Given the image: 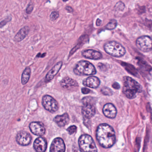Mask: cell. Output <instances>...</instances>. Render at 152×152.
I'll list each match as a JSON object with an SVG mask.
<instances>
[{"mask_svg":"<svg viewBox=\"0 0 152 152\" xmlns=\"http://www.w3.org/2000/svg\"><path fill=\"white\" fill-rule=\"evenodd\" d=\"M96 136L99 143L104 148L112 147L116 142L115 131L108 124H101L98 126L96 130Z\"/></svg>","mask_w":152,"mask_h":152,"instance_id":"6da1fadb","label":"cell"},{"mask_svg":"<svg viewBox=\"0 0 152 152\" xmlns=\"http://www.w3.org/2000/svg\"><path fill=\"white\" fill-rule=\"evenodd\" d=\"M142 91L141 85L130 77L125 76L123 78V92L129 99L135 98L137 94Z\"/></svg>","mask_w":152,"mask_h":152,"instance_id":"7a4b0ae2","label":"cell"},{"mask_svg":"<svg viewBox=\"0 0 152 152\" xmlns=\"http://www.w3.org/2000/svg\"><path fill=\"white\" fill-rule=\"evenodd\" d=\"M74 72L77 75L89 76L95 74V67L88 61L82 60L78 61L74 69Z\"/></svg>","mask_w":152,"mask_h":152,"instance_id":"3957f363","label":"cell"},{"mask_svg":"<svg viewBox=\"0 0 152 152\" xmlns=\"http://www.w3.org/2000/svg\"><path fill=\"white\" fill-rule=\"evenodd\" d=\"M78 145L80 149L83 152H98L94 141L89 135L81 136L78 139Z\"/></svg>","mask_w":152,"mask_h":152,"instance_id":"277c9868","label":"cell"},{"mask_svg":"<svg viewBox=\"0 0 152 152\" xmlns=\"http://www.w3.org/2000/svg\"><path fill=\"white\" fill-rule=\"evenodd\" d=\"M104 49L107 53L115 57H122L126 53L125 49L122 45L114 41L105 44Z\"/></svg>","mask_w":152,"mask_h":152,"instance_id":"5b68a950","label":"cell"},{"mask_svg":"<svg viewBox=\"0 0 152 152\" xmlns=\"http://www.w3.org/2000/svg\"><path fill=\"white\" fill-rule=\"evenodd\" d=\"M83 106L82 108V113L84 118L89 119L94 116L95 108L93 104V99L91 97H87L82 99Z\"/></svg>","mask_w":152,"mask_h":152,"instance_id":"8992f818","label":"cell"},{"mask_svg":"<svg viewBox=\"0 0 152 152\" xmlns=\"http://www.w3.org/2000/svg\"><path fill=\"white\" fill-rule=\"evenodd\" d=\"M42 104L45 109L50 113H55L59 108V104L56 100L48 95L42 97Z\"/></svg>","mask_w":152,"mask_h":152,"instance_id":"52a82bcc","label":"cell"},{"mask_svg":"<svg viewBox=\"0 0 152 152\" xmlns=\"http://www.w3.org/2000/svg\"><path fill=\"white\" fill-rule=\"evenodd\" d=\"M137 48L143 52H148L152 49V40L148 36H140L136 40Z\"/></svg>","mask_w":152,"mask_h":152,"instance_id":"ba28073f","label":"cell"},{"mask_svg":"<svg viewBox=\"0 0 152 152\" xmlns=\"http://www.w3.org/2000/svg\"><path fill=\"white\" fill-rule=\"evenodd\" d=\"M66 147L63 139L57 137L52 141L50 152H65Z\"/></svg>","mask_w":152,"mask_h":152,"instance_id":"9c48e42d","label":"cell"},{"mask_svg":"<svg viewBox=\"0 0 152 152\" xmlns=\"http://www.w3.org/2000/svg\"><path fill=\"white\" fill-rule=\"evenodd\" d=\"M29 127L31 132L35 135L41 136L45 133V128L41 122H32L29 124Z\"/></svg>","mask_w":152,"mask_h":152,"instance_id":"30bf717a","label":"cell"},{"mask_svg":"<svg viewBox=\"0 0 152 152\" xmlns=\"http://www.w3.org/2000/svg\"><path fill=\"white\" fill-rule=\"evenodd\" d=\"M32 137L29 133L26 131L19 132L16 136V141L19 144L27 146L31 143Z\"/></svg>","mask_w":152,"mask_h":152,"instance_id":"8fae6325","label":"cell"},{"mask_svg":"<svg viewBox=\"0 0 152 152\" xmlns=\"http://www.w3.org/2000/svg\"><path fill=\"white\" fill-rule=\"evenodd\" d=\"M33 148L36 152H45L47 148L46 139L42 137H39L34 141Z\"/></svg>","mask_w":152,"mask_h":152,"instance_id":"7c38bea8","label":"cell"},{"mask_svg":"<svg viewBox=\"0 0 152 152\" xmlns=\"http://www.w3.org/2000/svg\"><path fill=\"white\" fill-rule=\"evenodd\" d=\"M103 113L107 118H114L117 115V110L116 107L111 103H108L104 105L103 109Z\"/></svg>","mask_w":152,"mask_h":152,"instance_id":"4fadbf2b","label":"cell"},{"mask_svg":"<svg viewBox=\"0 0 152 152\" xmlns=\"http://www.w3.org/2000/svg\"><path fill=\"white\" fill-rule=\"evenodd\" d=\"M60 85L63 88L72 89L78 87L77 82L68 77H65L60 82Z\"/></svg>","mask_w":152,"mask_h":152,"instance_id":"5bb4252c","label":"cell"},{"mask_svg":"<svg viewBox=\"0 0 152 152\" xmlns=\"http://www.w3.org/2000/svg\"><path fill=\"white\" fill-rule=\"evenodd\" d=\"M82 84L85 86L95 88H98L100 84V80L97 77L95 76H90L84 80L82 82Z\"/></svg>","mask_w":152,"mask_h":152,"instance_id":"9a60e30c","label":"cell"},{"mask_svg":"<svg viewBox=\"0 0 152 152\" xmlns=\"http://www.w3.org/2000/svg\"><path fill=\"white\" fill-rule=\"evenodd\" d=\"M82 56L85 58L92 60H98L102 58V54L100 52L93 50V49H87L85 50L82 53Z\"/></svg>","mask_w":152,"mask_h":152,"instance_id":"2e32d148","label":"cell"},{"mask_svg":"<svg viewBox=\"0 0 152 152\" xmlns=\"http://www.w3.org/2000/svg\"><path fill=\"white\" fill-rule=\"evenodd\" d=\"M62 66L63 62L62 61H59L54 66V67L46 74L45 77L46 82H49L52 80L53 78L58 74L59 71L60 70Z\"/></svg>","mask_w":152,"mask_h":152,"instance_id":"e0dca14e","label":"cell"},{"mask_svg":"<svg viewBox=\"0 0 152 152\" xmlns=\"http://www.w3.org/2000/svg\"><path fill=\"white\" fill-rule=\"evenodd\" d=\"M69 121L70 118L68 114L67 113H65L61 115H58L54 119V122L60 127L66 126L68 123Z\"/></svg>","mask_w":152,"mask_h":152,"instance_id":"ac0fdd59","label":"cell"},{"mask_svg":"<svg viewBox=\"0 0 152 152\" xmlns=\"http://www.w3.org/2000/svg\"><path fill=\"white\" fill-rule=\"evenodd\" d=\"M29 27L28 26H26L21 28L18 33L15 36L14 40L16 42H20L28 35L29 32Z\"/></svg>","mask_w":152,"mask_h":152,"instance_id":"d6986e66","label":"cell"},{"mask_svg":"<svg viewBox=\"0 0 152 152\" xmlns=\"http://www.w3.org/2000/svg\"><path fill=\"white\" fill-rule=\"evenodd\" d=\"M31 74V69L29 67H27L24 70L22 75L21 82L23 85L26 84L28 82Z\"/></svg>","mask_w":152,"mask_h":152,"instance_id":"ffe728a7","label":"cell"},{"mask_svg":"<svg viewBox=\"0 0 152 152\" xmlns=\"http://www.w3.org/2000/svg\"><path fill=\"white\" fill-rule=\"evenodd\" d=\"M117 26V21L115 19H112L107 24L105 28L107 30H113Z\"/></svg>","mask_w":152,"mask_h":152,"instance_id":"44dd1931","label":"cell"},{"mask_svg":"<svg viewBox=\"0 0 152 152\" xmlns=\"http://www.w3.org/2000/svg\"><path fill=\"white\" fill-rule=\"evenodd\" d=\"M59 17V12L57 11H53L51 12L50 15V19L52 22H55Z\"/></svg>","mask_w":152,"mask_h":152,"instance_id":"7402d4cb","label":"cell"},{"mask_svg":"<svg viewBox=\"0 0 152 152\" xmlns=\"http://www.w3.org/2000/svg\"><path fill=\"white\" fill-rule=\"evenodd\" d=\"M34 9V4L33 2L30 1L26 9V13L27 14H31L32 13Z\"/></svg>","mask_w":152,"mask_h":152,"instance_id":"603a6c76","label":"cell"},{"mask_svg":"<svg viewBox=\"0 0 152 152\" xmlns=\"http://www.w3.org/2000/svg\"><path fill=\"white\" fill-rule=\"evenodd\" d=\"M125 8V4L121 1H119V2H117L116 4L115 7H114V9L116 10H118V11H123V10H124Z\"/></svg>","mask_w":152,"mask_h":152,"instance_id":"cb8c5ba5","label":"cell"},{"mask_svg":"<svg viewBox=\"0 0 152 152\" xmlns=\"http://www.w3.org/2000/svg\"><path fill=\"white\" fill-rule=\"evenodd\" d=\"M12 20V17L10 16H8L7 17L5 18L4 20H2L0 23V26L1 28H2L3 26H5L9 22H11Z\"/></svg>","mask_w":152,"mask_h":152,"instance_id":"d4e9b609","label":"cell"},{"mask_svg":"<svg viewBox=\"0 0 152 152\" xmlns=\"http://www.w3.org/2000/svg\"><path fill=\"white\" fill-rule=\"evenodd\" d=\"M101 92L103 94L105 95H111L112 94V90L108 87H103L101 89Z\"/></svg>","mask_w":152,"mask_h":152,"instance_id":"484cf974","label":"cell"},{"mask_svg":"<svg viewBox=\"0 0 152 152\" xmlns=\"http://www.w3.org/2000/svg\"><path fill=\"white\" fill-rule=\"evenodd\" d=\"M77 129V128L76 126H72L68 128V129H67V131L68 132L69 134L72 135L76 132Z\"/></svg>","mask_w":152,"mask_h":152,"instance_id":"4316f807","label":"cell"},{"mask_svg":"<svg viewBox=\"0 0 152 152\" xmlns=\"http://www.w3.org/2000/svg\"><path fill=\"white\" fill-rule=\"evenodd\" d=\"M65 10L69 13H73L74 11V10L73 8L72 7H71V6H69V5H67V6H66L65 8Z\"/></svg>","mask_w":152,"mask_h":152,"instance_id":"83f0119b","label":"cell"},{"mask_svg":"<svg viewBox=\"0 0 152 152\" xmlns=\"http://www.w3.org/2000/svg\"><path fill=\"white\" fill-rule=\"evenodd\" d=\"M81 92L83 94H87L90 92L91 90L86 88H82L81 89Z\"/></svg>","mask_w":152,"mask_h":152,"instance_id":"f1b7e54d","label":"cell"},{"mask_svg":"<svg viewBox=\"0 0 152 152\" xmlns=\"http://www.w3.org/2000/svg\"><path fill=\"white\" fill-rule=\"evenodd\" d=\"M146 26L148 27L149 28V26H150V28H152V21L149 20H146Z\"/></svg>","mask_w":152,"mask_h":152,"instance_id":"f546056e","label":"cell"},{"mask_svg":"<svg viewBox=\"0 0 152 152\" xmlns=\"http://www.w3.org/2000/svg\"><path fill=\"white\" fill-rule=\"evenodd\" d=\"M101 23H102V21L100 19L97 18L96 21V26H99L101 25Z\"/></svg>","mask_w":152,"mask_h":152,"instance_id":"4dcf8cb0","label":"cell"},{"mask_svg":"<svg viewBox=\"0 0 152 152\" xmlns=\"http://www.w3.org/2000/svg\"><path fill=\"white\" fill-rule=\"evenodd\" d=\"M74 152H82L80 149H78L77 148H76L75 149H73Z\"/></svg>","mask_w":152,"mask_h":152,"instance_id":"1f68e13d","label":"cell"},{"mask_svg":"<svg viewBox=\"0 0 152 152\" xmlns=\"http://www.w3.org/2000/svg\"><path fill=\"white\" fill-rule=\"evenodd\" d=\"M63 2H66V1H68V0H62Z\"/></svg>","mask_w":152,"mask_h":152,"instance_id":"d6a6232c","label":"cell"}]
</instances>
